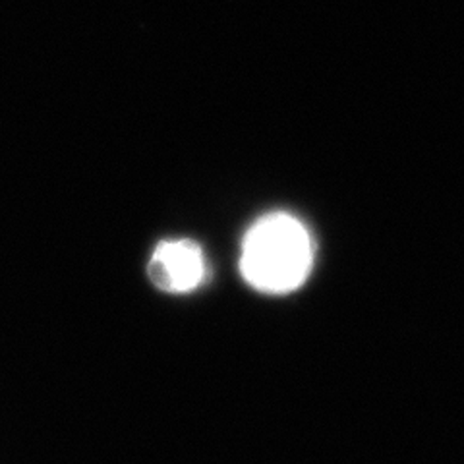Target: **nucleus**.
<instances>
[{"label":"nucleus","mask_w":464,"mask_h":464,"mask_svg":"<svg viewBox=\"0 0 464 464\" xmlns=\"http://www.w3.org/2000/svg\"><path fill=\"white\" fill-rule=\"evenodd\" d=\"M314 266V242L296 217L273 213L246 232L240 271L261 293L286 295L296 290Z\"/></svg>","instance_id":"1"},{"label":"nucleus","mask_w":464,"mask_h":464,"mask_svg":"<svg viewBox=\"0 0 464 464\" xmlns=\"http://www.w3.org/2000/svg\"><path fill=\"white\" fill-rule=\"evenodd\" d=\"M151 283L170 295H186L196 290L208 275L203 250L192 240H165L157 244L148 266Z\"/></svg>","instance_id":"2"}]
</instances>
